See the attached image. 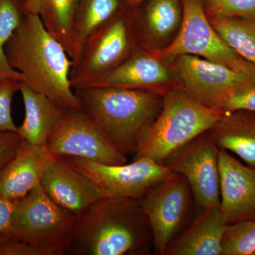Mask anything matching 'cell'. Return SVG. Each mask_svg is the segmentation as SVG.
I'll list each match as a JSON object with an SVG mask.
<instances>
[{
    "mask_svg": "<svg viewBox=\"0 0 255 255\" xmlns=\"http://www.w3.org/2000/svg\"><path fill=\"white\" fill-rule=\"evenodd\" d=\"M8 62L23 82L65 112L81 105L70 80L73 60L38 14L24 13L5 48Z\"/></svg>",
    "mask_w": 255,
    "mask_h": 255,
    "instance_id": "cell-1",
    "label": "cell"
},
{
    "mask_svg": "<svg viewBox=\"0 0 255 255\" xmlns=\"http://www.w3.org/2000/svg\"><path fill=\"white\" fill-rule=\"evenodd\" d=\"M153 236L140 200L104 196L76 215L65 255H142Z\"/></svg>",
    "mask_w": 255,
    "mask_h": 255,
    "instance_id": "cell-2",
    "label": "cell"
},
{
    "mask_svg": "<svg viewBox=\"0 0 255 255\" xmlns=\"http://www.w3.org/2000/svg\"><path fill=\"white\" fill-rule=\"evenodd\" d=\"M75 92L82 112L127 156L135 155L163 102V98L151 90L84 87Z\"/></svg>",
    "mask_w": 255,
    "mask_h": 255,
    "instance_id": "cell-3",
    "label": "cell"
},
{
    "mask_svg": "<svg viewBox=\"0 0 255 255\" xmlns=\"http://www.w3.org/2000/svg\"><path fill=\"white\" fill-rule=\"evenodd\" d=\"M223 114L201 105L184 89L171 90L164 95L160 112L142 137L134 159L163 163L174 151L211 130Z\"/></svg>",
    "mask_w": 255,
    "mask_h": 255,
    "instance_id": "cell-4",
    "label": "cell"
},
{
    "mask_svg": "<svg viewBox=\"0 0 255 255\" xmlns=\"http://www.w3.org/2000/svg\"><path fill=\"white\" fill-rule=\"evenodd\" d=\"M75 221L76 215L58 205L39 185L16 201L9 231L4 236L29 245L41 255H63Z\"/></svg>",
    "mask_w": 255,
    "mask_h": 255,
    "instance_id": "cell-5",
    "label": "cell"
},
{
    "mask_svg": "<svg viewBox=\"0 0 255 255\" xmlns=\"http://www.w3.org/2000/svg\"><path fill=\"white\" fill-rule=\"evenodd\" d=\"M140 202L152 230L154 254L164 255L191 219L194 201L189 183L182 174L172 172L149 189Z\"/></svg>",
    "mask_w": 255,
    "mask_h": 255,
    "instance_id": "cell-6",
    "label": "cell"
},
{
    "mask_svg": "<svg viewBox=\"0 0 255 255\" xmlns=\"http://www.w3.org/2000/svg\"><path fill=\"white\" fill-rule=\"evenodd\" d=\"M191 55L221 64L240 72L255 70V64L245 60L226 43L210 23L201 0H183L182 27L173 42L159 55L174 59Z\"/></svg>",
    "mask_w": 255,
    "mask_h": 255,
    "instance_id": "cell-7",
    "label": "cell"
},
{
    "mask_svg": "<svg viewBox=\"0 0 255 255\" xmlns=\"http://www.w3.org/2000/svg\"><path fill=\"white\" fill-rule=\"evenodd\" d=\"M219 150L206 132L174 151L162 163L187 179L196 213L220 206Z\"/></svg>",
    "mask_w": 255,
    "mask_h": 255,
    "instance_id": "cell-8",
    "label": "cell"
},
{
    "mask_svg": "<svg viewBox=\"0 0 255 255\" xmlns=\"http://www.w3.org/2000/svg\"><path fill=\"white\" fill-rule=\"evenodd\" d=\"M174 66L188 95L208 108L223 113L225 104L238 89L255 81V69L236 71L195 55L176 57Z\"/></svg>",
    "mask_w": 255,
    "mask_h": 255,
    "instance_id": "cell-9",
    "label": "cell"
},
{
    "mask_svg": "<svg viewBox=\"0 0 255 255\" xmlns=\"http://www.w3.org/2000/svg\"><path fill=\"white\" fill-rule=\"evenodd\" d=\"M46 147L55 157H80L110 165L128 162L127 155L117 148L81 110L64 112Z\"/></svg>",
    "mask_w": 255,
    "mask_h": 255,
    "instance_id": "cell-10",
    "label": "cell"
},
{
    "mask_svg": "<svg viewBox=\"0 0 255 255\" xmlns=\"http://www.w3.org/2000/svg\"><path fill=\"white\" fill-rule=\"evenodd\" d=\"M118 13L87 38L73 62L70 80L74 90L110 71L133 52L127 18Z\"/></svg>",
    "mask_w": 255,
    "mask_h": 255,
    "instance_id": "cell-11",
    "label": "cell"
},
{
    "mask_svg": "<svg viewBox=\"0 0 255 255\" xmlns=\"http://www.w3.org/2000/svg\"><path fill=\"white\" fill-rule=\"evenodd\" d=\"M74 168L90 178L107 196L140 200L149 189L172 173L164 164L149 158L110 165L80 157H63Z\"/></svg>",
    "mask_w": 255,
    "mask_h": 255,
    "instance_id": "cell-12",
    "label": "cell"
},
{
    "mask_svg": "<svg viewBox=\"0 0 255 255\" xmlns=\"http://www.w3.org/2000/svg\"><path fill=\"white\" fill-rule=\"evenodd\" d=\"M41 185L55 203L77 215L106 196L90 178L63 157H55L46 145L42 153Z\"/></svg>",
    "mask_w": 255,
    "mask_h": 255,
    "instance_id": "cell-13",
    "label": "cell"
},
{
    "mask_svg": "<svg viewBox=\"0 0 255 255\" xmlns=\"http://www.w3.org/2000/svg\"><path fill=\"white\" fill-rule=\"evenodd\" d=\"M220 208L228 224L255 220V168L220 149Z\"/></svg>",
    "mask_w": 255,
    "mask_h": 255,
    "instance_id": "cell-14",
    "label": "cell"
},
{
    "mask_svg": "<svg viewBox=\"0 0 255 255\" xmlns=\"http://www.w3.org/2000/svg\"><path fill=\"white\" fill-rule=\"evenodd\" d=\"M170 78L168 70L157 57L136 50L117 67L82 88L121 87L153 91V88L166 83Z\"/></svg>",
    "mask_w": 255,
    "mask_h": 255,
    "instance_id": "cell-15",
    "label": "cell"
},
{
    "mask_svg": "<svg viewBox=\"0 0 255 255\" xmlns=\"http://www.w3.org/2000/svg\"><path fill=\"white\" fill-rule=\"evenodd\" d=\"M228 226L220 206L196 213L190 226L169 243L164 255H222Z\"/></svg>",
    "mask_w": 255,
    "mask_h": 255,
    "instance_id": "cell-16",
    "label": "cell"
},
{
    "mask_svg": "<svg viewBox=\"0 0 255 255\" xmlns=\"http://www.w3.org/2000/svg\"><path fill=\"white\" fill-rule=\"evenodd\" d=\"M18 92L22 97L25 111L23 123L18 127V135L32 145H46L65 111L25 82H20Z\"/></svg>",
    "mask_w": 255,
    "mask_h": 255,
    "instance_id": "cell-17",
    "label": "cell"
},
{
    "mask_svg": "<svg viewBox=\"0 0 255 255\" xmlns=\"http://www.w3.org/2000/svg\"><path fill=\"white\" fill-rule=\"evenodd\" d=\"M208 132L219 149L231 151L255 168V112L224 113Z\"/></svg>",
    "mask_w": 255,
    "mask_h": 255,
    "instance_id": "cell-18",
    "label": "cell"
},
{
    "mask_svg": "<svg viewBox=\"0 0 255 255\" xmlns=\"http://www.w3.org/2000/svg\"><path fill=\"white\" fill-rule=\"evenodd\" d=\"M44 146L32 145L22 140L16 155L0 172V193L17 201L41 185L40 172Z\"/></svg>",
    "mask_w": 255,
    "mask_h": 255,
    "instance_id": "cell-19",
    "label": "cell"
},
{
    "mask_svg": "<svg viewBox=\"0 0 255 255\" xmlns=\"http://www.w3.org/2000/svg\"><path fill=\"white\" fill-rule=\"evenodd\" d=\"M121 0H79L72 30L73 62L78 60L87 38L120 11Z\"/></svg>",
    "mask_w": 255,
    "mask_h": 255,
    "instance_id": "cell-20",
    "label": "cell"
},
{
    "mask_svg": "<svg viewBox=\"0 0 255 255\" xmlns=\"http://www.w3.org/2000/svg\"><path fill=\"white\" fill-rule=\"evenodd\" d=\"M223 41L240 56L255 65V21L220 15L208 16Z\"/></svg>",
    "mask_w": 255,
    "mask_h": 255,
    "instance_id": "cell-21",
    "label": "cell"
},
{
    "mask_svg": "<svg viewBox=\"0 0 255 255\" xmlns=\"http://www.w3.org/2000/svg\"><path fill=\"white\" fill-rule=\"evenodd\" d=\"M79 0H42L40 12L48 31L63 44L71 58L72 30Z\"/></svg>",
    "mask_w": 255,
    "mask_h": 255,
    "instance_id": "cell-22",
    "label": "cell"
},
{
    "mask_svg": "<svg viewBox=\"0 0 255 255\" xmlns=\"http://www.w3.org/2000/svg\"><path fill=\"white\" fill-rule=\"evenodd\" d=\"M180 18L178 0H150L144 14V27L151 36L163 38L177 27Z\"/></svg>",
    "mask_w": 255,
    "mask_h": 255,
    "instance_id": "cell-23",
    "label": "cell"
},
{
    "mask_svg": "<svg viewBox=\"0 0 255 255\" xmlns=\"http://www.w3.org/2000/svg\"><path fill=\"white\" fill-rule=\"evenodd\" d=\"M23 14L22 6L15 0H0V80H23L22 75L10 65L5 53L6 44Z\"/></svg>",
    "mask_w": 255,
    "mask_h": 255,
    "instance_id": "cell-24",
    "label": "cell"
},
{
    "mask_svg": "<svg viewBox=\"0 0 255 255\" xmlns=\"http://www.w3.org/2000/svg\"><path fill=\"white\" fill-rule=\"evenodd\" d=\"M255 251V220L228 224L222 255H251Z\"/></svg>",
    "mask_w": 255,
    "mask_h": 255,
    "instance_id": "cell-25",
    "label": "cell"
},
{
    "mask_svg": "<svg viewBox=\"0 0 255 255\" xmlns=\"http://www.w3.org/2000/svg\"><path fill=\"white\" fill-rule=\"evenodd\" d=\"M209 14L255 21V0H206Z\"/></svg>",
    "mask_w": 255,
    "mask_h": 255,
    "instance_id": "cell-26",
    "label": "cell"
},
{
    "mask_svg": "<svg viewBox=\"0 0 255 255\" xmlns=\"http://www.w3.org/2000/svg\"><path fill=\"white\" fill-rule=\"evenodd\" d=\"M20 82L12 79L0 80V132H17L11 107L14 96L19 90Z\"/></svg>",
    "mask_w": 255,
    "mask_h": 255,
    "instance_id": "cell-27",
    "label": "cell"
},
{
    "mask_svg": "<svg viewBox=\"0 0 255 255\" xmlns=\"http://www.w3.org/2000/svg\"><path fill=\"white\" fill-rule=\"evenodd\" d=\"M245 110L255 112V81L250 82L227 100L223 107V113Z\"/></svg>",
    "mask_w": 255,
    "mask_h": 255,
    "instance_id": "cell-28",
    "label": "cell"
},
{
    "mask_svg": "<svg viewBox=\"0 0 255 255\" xmlns=\"http://www.w3.org/2000/svg\"><path fill=\"white\" fill-rule=\"evenodd\" d=\"M22 142L16 132H0V172L14 157Z\"/></svg>",
    "mask_w": 255,
    "mask_h": 255,
    "instance_id": "cell-29",
    "label": "cell"
},
{
    "mask_svg": "<svg viewBox=\"0 0 255 255\" xmlns=\"http://www.w3.org/2000/svg\"><path fill=\"white\" fill-rule=\"evenodd\" d=\"M16 201L10 200L0 193V236L9 233Z\"/></svg>",
    "mask_w": 255,
    "mask_h": 255,
    "instance_id": "cell-30",
    "label": "cell"
},
{
    "mask_svg": "<svg viewBox=\"0 0 255 255\" xmlns=\"http://www.w3.org/2000/svg\"><path fill=\"white\" fill-rule=\"evenodd\" d=\"M41 5L42 0H26L23 5V11L24 13L40 14Z\"/></svg>",
    "mask_w": 255,
    "mask_h": 255,
    "instance_id": "cell-31",
    "label": "cell"
},
{
    "mask_svg": "<svg viewBox=\"0 0 255 255\" xmlns=\"http://www.w3.org/2000/svg\"><path fill=\"white\" fill-rule=\"evenodd\" d=\"M7 239L4 236H0V255H6Z\"/></svg>",
    "mask_w": 255,
    "mask_h": 255,
    "instance_id": "cell-32",
    "label": "cell"
},
{
    "mask_svg": "<svg viewBox=\"0 0 255 255\" xmlns=\"http://www.w3.org/2000/svg\"><path fill=\"white\" fill-rule=\"evenodd\" d=\"M123 1L128 4H136L144 1V0H123Z\"/></svg>",
    "mask_w": 255,
    "mask_h": 255,
    "instance_id": "cell-33",
    "label": "cell"
},
{
    "mask_svg": "<svg viewBox=\"0 0 255 255\" xmlns=\"http://www.w3.org/2000/svg\"><path fill=\"white\" fill-rule=\"evenodd\" d=\"M15 1H17L18 4H21L23 9V5H24L25 1H26V0H15Z\"/></svg>",
    "mask_w": 255,
    "mask_h": 255,
    "instance_id": "cell-34",
    "label": "cell"
},
{
    "mask_svg": "<svg viewBox=\"0 0 255 255\" xmlns=\"http://www.w3.org/2000/svg\"><path fill=\"white\" fill-rule=\"evenodd\" d=\"M251 255H255V251L253 252V253H252Z\"/></svg>",
    "mask_w": 255,
    "mask_h": 255,
    "instance_id": "cell-35",
    "label": "cell"
}]
</instances>
